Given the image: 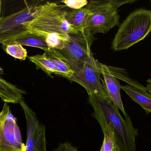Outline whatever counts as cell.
<instances>
[{"label": "cell", "mask_w": 151, "mask_h": 151, "mask_svg": "<svg viewBox=\"0 0 151 151\" xmlns=\"http://www.w3.org/2000/svg\"><path fill=\"white\" fill-rule=\"evenodd\" d=\"M86 0H64L61 2L64 4L69 9H79L84 8L88 3Z\"/></svg>", "instance_id": "obj_19"}, {"label": "cell", "mask_w": 151, "mask_h": 151, "mask_svg": "<svg viewBox=\"0 0 151 151\" xmlns=\"http://www.w3.org/2000/svg\"><path fill=\"white\" fill-rule=\"evenodd\" d=\"M11 43H18L22 46L39 48L44 51L50 48L45 38L38 35L31 33L18 37L10 42L8 44Z\"/></svg>", "instance_id": "obj_15"}, {"label": "cell", "mask_w": 151, "mask_h": 151, "mask_svg": "<svg viewBox=\"0 0 151 151\" xmlns=\"http://www.w3.org/2000/svg\"><path fill=\"white\" fill-rule=\"evenodd\" d=\"M150 75H151V72Z\"/></svg>", "instance_id": "obj_26"}, {"label": "cell", "mask_w": 151, "mask_h": 151, "mask_svg": "<svg viewBox=\"0 0 151 151\" xmlns=\"http://www.w3.org/2000/svg\"><path fill=\"white\" fill-rule=\"evenodd\" d=\"M65 19L76 32H82L88 28L91 12L85 6L79 9H68L65 12Z\"/></svg>", "instance_id": "obj_11"}, {"label": "cell", "mask_w": 151, "mask_h": 151, "mask_svg": "<svg viewBox=\"0 0 151 151\" xmlns=\"http://www.w3.org/2000/svg\"><path fill=\"white\" fill-rule=\"evenodd\" d=\"M135 0L90 1L86 7L91 12L88 29L92 35L106 33L120 25L118 8L127 4H133Z\"/></svg>", "instance_id": "obj_5"}, {"label": "cell", "mask_w": 151, "mask_h": 151, "mask_svg": "<svg viewBox=\"0 0 151 151\" xmlns=\"http://www.w3.org/2000/svg\"><path fill=\"white\" fill-rule=\"evenodd\" d=\"M51 2L35 1L19 11L2 17L0 19V43L6 45L13 40L28 34L25 28L26 25L41 14Z\"/></svg>", "instance_id": "obj_4"}, {"label": "cell", "mask_w": 151, "mask_h": 151, "mask_svg": "<svg viewBox=\"0 0 151 151\" xmlns=\"http://www.w3.org/2000/svg\"><path fill=\"white\" fill-rule=\"evenodd\" d=\"M104 135V140L100 151H114V144L113 140L107 134H105Z\"/></svg>", "instance_id": "obj_20"}, {"label": "cell", "mask_w": 151, "mask_h": 151, "mask_svg": "<svg viewBox=\"0 0 151 151\" xmlns=\"http://www.w3.org/2000/svg\"><path fill=\"white\" fill-rule=\"evenodd\" d=\"M27 94L26 91L19 88L0 76V98L8 103L19 104L24 99L23 95Z\"/></svg>", "instance_id": "obj_13"}, {"label": "cell", "mask_w": 151, "mask_h": 151, "mask_svg": "<svg viewBox=\"0 0 151 151\" xmlns=\"http://www.w3.org/2000/svg\"><path fill=\"white\" fill-rule=\"evenodd\" d=\"M2 1L0 0V19L2 18L1 16Z\"/></svg>", "instance_id": "obj_23"}, {"label": "cell", "mask_w": 151, "mask_h": 151, "mask_svg": "<svg viewBox=\"0 0 151 151\" xmlns=\"http://www.w3.org/2000/svg\"><path fill=\"white\" fill-rule=\"evenodd\" d=\"M121 88L133 101L140 105L147 114L151 113V94L148 91H144L127 84L121 85Z\"/></svg>", "instance_id": "obj_14"}, {"label": "cell", "mask_w": 151, "mask_h": 151, "mask_svg": "<svg viewBox=\"0 0 151 151\" xmlns=\"http://www.w3.org/2000/svg\"><path fill=\"white\" fill-rule=\"evenodd\" d=\"M47 56L53 62L57 71V75L70 79L74 73V70L66 58L57 49L49 48L44 51Z\"/></svg>", "instance_id": "obj_12"}, {"label": "cell", "mask_w": 151, "mask_h": 151, "mask_svg": "<svg viewBox=\"0 0 151 151\" xmlns=\"http://www.w3.org/2000/svg\"><path fill=\"white\" fill-rule=\"evenodd\" d=\"M147 84L145 87L148 92L151 94V79H149L146 81Z\"/></svg>", "instance_id": "obj_22"}, {"label": "cell", "mask_w": 151, "mask_h": 151, "mask_svg": "<svg viewBox=\"0 0 151 151\" xmlns=\"http://www.w3.org/2000/svg\"><path fill=\"white\" fill-rule=\"evenodd\" d=\"M27 122V141L25 151H47L46 128L40 122L36 113L25 102H20Z\"/></svg>", "instance_id": "obj_9"}, {"label": "cell", "mask_w": 151, "mask_h": 151, "mask_svg": "<svg viewBox=\"0 0 151 151\" xmlns=\"http://www.w3.org/2000/svg\"><path fill=\"white\" fill-rule=\"evenodd\" d=\"M26 145L8 103L0 111V151H25Z\"/></svg>", "instance_id": "obj_7"}, {"label": "cell", "mask_w": 151, "mask_h": 151, "mask_svg": "<svg viewBox=\"0 0 151 151\" xmlns=\"http://www.w3.org/2000/svg\"><path fill=\"white\" fill-rule=\"evenodd\" d=\"M100 74L98 61L94 58L85 63L81 68L74 72L69 80L82 86L88 95H94L110 100L105 91Z\"/></svg>", "instance_id": "obj_8"}, {"label": "cell", "mask_w": 151, "mask_h": 151, "mask_svg": "<svg viewBox=\"0 0 151 151\" xmlns=\"http://www.w3.org/2000/svg\"><path fill=\"white\" fill-rule=\"evenodd\" d=\"M99 69L103 79H101L105 91L114 105L122 112L126 117V112L121 96V85L119 79L110 72L107 65L98 62Z\"/></svg>", "instance_id": "obj_10"}, {"label": "cell", "mask_w": 151, "mask_h": 151, "mask_svg": "<svg viewBox=\"0 0 151 151\" xmlns=\"http://www.w3.org/2000/svg\"><path fill=\"white\" fill-rule=\"evenodd\" d=\"M67 9L66 5L51 2L41 14L26 25L27 33L42 36L50 48L63 49L69 40V34L78 33L65 19Z\"/></svg>", "instance_id": "obj_2"}, {"label": "cell", "mask_w": 151, "mask_h": 151, "mask_svg": "<svg viewBox=\"0 0 151 151\" xmlns=\"http://www.w3.org/2000/svg\"><path fill=\"white\" fill-rule=\"evenodd\" d=\"M4 74V70L2 67L0 66V75Z\"/></svg>", "instance_id": "obj_24"}, {"label": "cell", "mask_w": 151, "mask_h": 151, "mask_svg": "<svg viewBox=\"0 0 151 151\" xmlns=\"http://www.w3.org/2000/svg\"><path fill=\"white\" fill-rule=\"evenodd\" d=\"M107 66L108 70L111 74L118 79L121 80L124 82H127L128 84L134 86L139 89L144 90V91H147L145 87L143 86L137 81L130 78L128 74L125 69L113 67L109 66Z\"/></svg>", "instance_id": "obj_17"}, {"label": "cell", "mask_w": 151, "mask_h": 151, "mask_svg": "<svg viewBox=\"0 0 151 151\" xmlns=\"http://www.w3.org/2000/svg\"><path fill=\"white\" fill-rule=\"evenodd\" d=\"M27 58L35 64L37 69H41L48 76L53 77L52 74L57 75V71L55 64L44 52L42 55L38 54L27 56Z\"/></svg>", "instance_id": "obj_16"}, {"label": "cell", "mask_w": 151, "mask_h": 151, "mask_svg": "<svg viewBox=\"0 0 151 151\" xmlns=\"http://www.w3.org/2000/svg\"><path fill=\"white\" fill-rule=\"evenodd\" d=\"M151 32V10L136 9L120 25L111 48L114 51L128 49L144 40Z\"/></svg>", "instance_id": "obj_3"}, {"label": "cell", "mask_w": 151, "mask_h": 151, "mask_svg": "<svg viewBox=\"0 0 151 151\" xmlns=\"http://www.w3.org/2000/svg\"><path fill=\"white\" fill-rule=\"evenodd\" d=\"M63 49L58 50L66 58L74 72L94 58L91 47L95 40L88 28L77 33L70 34Z\"/></svg>", "instance_id": "obj_6"}, {"label": "cell", "mask_w": 151, "mask_h": 151, "mask_svg": "<svg viewBox=\"0 0 151 151\" xmlns=\"http://www.w3.org/2000/svg\"><path fill=\"white\" fill-rule=\"evenodd\" d=\"M150 2H151V1H150Z\"/></svg>", "instance_id": "obj_27"}, {"label": "cell", "mask_w": 151, "mask_h": 151, "mask_svg": "<svg viewBox=\"0 0 151 151\" xmlns=\"http://www.w3.org/2000/svg\"><path fill=\"white\" fill-rule=\"evenodd\" d=\"M88 96L94 111L92 116L97 121L104 134L109 135L113 140L115 151H136L138 130L134 127L128 114L123 119L111 100L94 95Z\"/></svg>", "instance_id": "obj_1"}, {"label": "cell", "mask_w": 151, "mask_h": 151, "mask_svg": "<svg viewBox=\"0 0 151 151\" xmlns=\"http://www.w3.org/2000/svg\"><path fill=\"white\" fill-rule=\"evenodd\" d=\"M114 151H115V150H114Z\"/></svg>", "instance_id": "obj_25"}, {"label": "cell", "mask_w": 151, "mask_h": 151, "mask_svg": "<svg viewBox=\"0 0 151 151\" xmlns=\"http://www.w3.org/2000/svg\"><path fill=\"white\" fill-rule=\"evenodd\" d=\"M52 151H79L77 148L74 147L70 143L67 142L59 144L58 147Z\"/></svg>", "instance_id": "obj_21"}, {"label": "cell", "mask_w": 151, "mask_h": 151, "mask_svg": "<svg viewBox=\"0 0 151 151\" xmlns=\"http://www.w3.org/2000/svg\"><path fill=\"white\" fill-rule=\"evenodd\" d=\"M2 47L7 54L14 58L25 60L27 57L26 49L18 43H9L7 45H2Z\"/></svg>", "instance_id": "obj_18"}]
</instances>
